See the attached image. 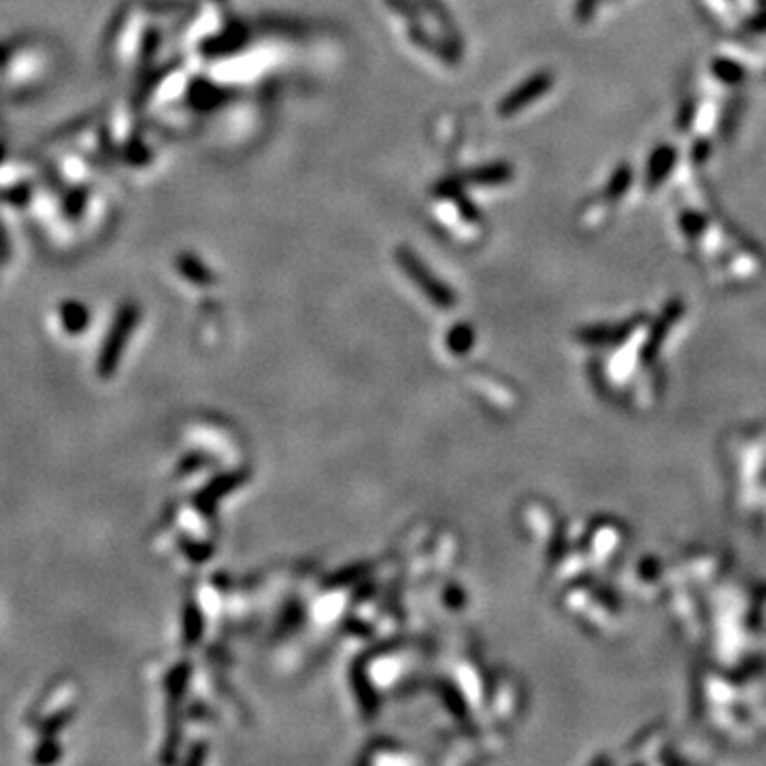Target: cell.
<instances>
[{
	"instance_id": "1",
	"label": "cell",
	"mask_w": 766,
	"mask_h": 766,
	"mask_svg": "<svg viewBox=\"0 0 766 766\" xmlns=\"http://www.w3.org/2000/svg\"><path fill=\"white\" fill-rule=\"evenodd\" d=\"M132 324H134V309L122 311V316L117 317L114 330L109 332L107 343H105L103 351H100V358H98L100 377H111V373L115 371L117 360H120L122 349H124Z\"/></svg>"
},
{
	"instance_id": "2",
	"label": "cell",
	"mask_w": 766,
	"mask_h": 766,
	"mask_svg": "<svg viewBox=\"0 0 766 766\" xmlns=\"http://www.w3.org/2000/svg\"><path fill=\"white\" fill-rule=\"evenodd\" d=\"M399 262L402 265V268L407 271V275H409L413 282H416L419 288L426 292L430 299L434 300L437 305H450L451 303V296L447 292V288L443 283H439L437 279L430 275V271L426 266L419 262V258L416 254H413L411 249H400L399 251Z\"/></svg>"
},
{
	"instance_id": "3",
	"label": "cell",
	"mask_w": 766,
	"mask_h": 766,
	"mask_svg": "<svg viewBox=\"0 0 766 766\" xmlns=\"http://www.w3.org/2000/svg\"><path fill=\"white\" fill-rule=\"evenodd\" d=\"M60 753H63V749H60L58 741L54 739V737H45L41 745L35 752V756H32V762L37 764H49L55 762V760L60 758Z\"/></svg>"
},
{
	"instance_id": "4",
	"label": "cell",
	"mask_w": 766,
	"mask_h": 766,
	"mask_svg": "<svg viewBox=\"0 0 766 766\" xmlns=\"http://www.w3.org/2000/svg\"><path fill=\"white\" fill-rule=\"evenodd\" d=\"M63 320L66 330L71 332H80L83 326H88V313L80 305H66L63 311Z\"/></svg>"
},
{
	"instance_id": "5",
	"label": "cell",
	"mask_w": 766,
	"mask_h": 766,
	"mask_svg": "<svg viewBox=\"0 0 766 766\" xmlns=\"http://www.w3.org/2000/svg\"><path fill=\"white\" fill-rule=\"evenodd\" d=\"M71 718H72V709H63V711H60V713L49 715V718L45 720V722L38 724V728H41V732H43L45 737H52L60 728H64V726L71 722Z\"/></svg>"
},
{
	"instance_id": "6",
	"label": "cell",
	"mask_w": 766,
	"mask_h": 766,
	"mask_svg": "<svg viewBox=\"0 0 766 766\" xmlns=\"http://www.w3.org/2000/svg\"><path fill=\"white\" fill-rule=\"evenodd\" d=\"M179 266H181L183 275H188L189 279H197V282H209L206 268L200 265L197 258H192V256H183V258L179 260Z\"/></svg>"
},
{
	"instance_id": "7",
	"label": "cell",
	"mask_w": 766,
	"mask_h": 766,
	"mask_svg": "<svg viewBox=\"0 0 766 766\" xmlns=\"http://www.w3.org/2000/svg\"><path fill=\"white\" fill-rule=\"evenodd\" d=\"M488 177H492L496 181V179H499V173H496V169H494L492 173H488ZM473 179H475V181H484V175H482V173H477V175H475Z\"/></svg>"
}]
</instances>
